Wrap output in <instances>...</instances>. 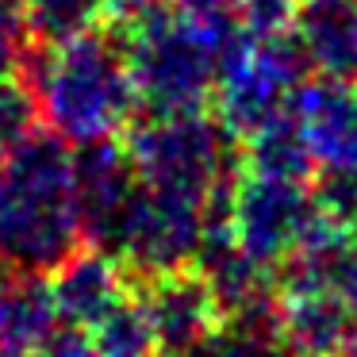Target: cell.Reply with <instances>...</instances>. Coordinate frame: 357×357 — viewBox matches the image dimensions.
I'll return each instance as SVG.
<instances>
[{
    "label": "cell",
    "instance_id": "obj_1",
    "mask_svg": "<svg viewBox=\"0 0 357 357\" xmlns=\"http://www.w3.org/2000/svg\"><path fill=\"white\" fill-rule=\"evenodd\" d=\"M20 77L31 89L47 131L70 146L116 142L139 112L127 43L112 24L85 27L54 43H31Z\"/></svg>",
    "mask_w": 357,
    "mask_h": 357
},
{
    "label": "cell",
    "instance_id": "obj_2",
    "mask_svg": "<svg viewBox=\"0 0 357 357\" xmlns=\"http://www.w3.org/2000/svg\"><path fill=\"white\" fill-rule=\"evenodd\" d=\"M73 150L31 131L0 154V273H43L81 250Z\"/></svg>",
    "mask_w": 357,
    "mask_h": 357
},
{
    "label": "cell",
    "instance_id": "obj_3",
    "mask_svg": "<svg viewBox=\"0 0 357 357\" xmlns=\"http://www.w3.org/2000/svg\"><path fill=\"white\" fill-rule=\"evenodd\" d=\"M127 66H131L139 108L150 116L204 112L215 100L219 70L238 24L234 12H196L181 4H146L127 12Z\"/></svg>",
    "mask_w": 357,
    "mask_h": 357
},
{
    "label": "cell",
    "instance_id": "obj_4",
    "mask_svg": "<svg viewBox=\"0 0 357 357\" xmlns=\"http://www.w3.org/2000/svg\"><path fill=\"white\" fill-rule=\"evenodd\" d=\"M123 154L142 185L215 204L238 173V139L219 116L165 112L127 127Z\"/></svg>",
    "mask_w": 357,
    "mask_h": 357
},
{
    "label": "cell",
    "instance_id": "obj_5",
    "mask_svg": "<svg viewBox=\"0 0 357 357\" xmlns=\"http://www.w3.org/2000/svg\"><path fill=\"white\" fill-rule=\"evenodd\" d=\"M326 219L331 211L319 204L311 177H280L238 165L223 192V223L231 242L269 269L292 261Z\"/></svg>",
    "mask_w": 357,
    "mask_h": 357
},
{
    "label": "cell",
    "instance_id": "obj_6",
    "mask_svg": "<svg viewBox=\"0 0 357 357\" xmlns=\"http://www.w3.org/2000/svg\"><path fill=\"white\" fill-rule=\"evenodd\" d=\"M219 204H223V196L215 204H204L192 196L150 188L139 181L104 254H112L131 277L142 280L173 269H188L200 257Z\"/></svg>",
    "mask_w": 357,
    "mask_h": 357
},
{
    "label": "cell",
    "instance_id": "obj_7",
    "mask_svg": "<svg viewBox=\"0 0 357 357\" xmlns=\"http://www.w3.org/2000/svg\"><path fill=\"white\" fill-rule=\"evenodd\" d=\"M307 81L292 35H234L215 85V116L234 139L261 131L265 123L292 112L300 85Z\"/></svg>",
    "mask_w": 357,
    "mask_h": 357
},
{
    "label": "cell",
    "instance_id": "obj_8",
    "mask_svg": "<svg viewBox=\"0 0 357 357\" xmlns=\"http://www.w3.org/2000/svg\"><path fill=\"white\" fill-rule=\"evenodd\" d=\"M269 331L284 357H331L357 334V315L326 277L280 273Z\"/></svg>",
    "mask_w": 357,
    "mask_h": 357
},
{
    "label": "cell",
    "instance_id": "obj_9",
    "mask_svg": "<svg viewBox=\"0 0 357 357\" xmlns=\"http://www.w3.org/2000/svg\"><path fill=\"white\" fill-rule=\"evenodd\" d=\"M139 296L154 326L158 357H188L223 326V311L196 265L146 277V284H139Z\"/></svg>",
    "mask_w": 357,
    "mask_h": 357
},
{
    "label": "cell",
    "instance_id": "obj_10",
    "mask_svg": "<svg viewBox=\"0 0 357 357\" xmlns=\"http://www.w3.org/2000/svg\"><path fill=\"white\" fill-rule=\"evenodd\" d=\"M292 116L307 139L315 173L357 177V81H303Z\"/></svg>",
    "mask_w": 357,
    "mask_h": 357
},
{
    "label": "cell",
    "instance_id": "obj_11",
    "mask_svg": "<svg viewBox=\"0 0 357 357\" xmlns=\"http://www.w3.org/2000/svg\"><path fill=\"white\" fill-rule=\"evenodd\" d=\"M288 35L311 77L357 81V0H296Z\"/></svg>",
    "mask_w": 357,
    "mask_h": 357
},
{
    "label": "cell",
    "instance_id": "obj_12",
    "mask_svg": "<svg viewBox=\"0 0 357 357\" xmlns=\"http://www.w3.org/2000/svg\"><path fill=\"white\" fill-rule=\"evenodd\" d=\"M47 280L50 292H54L62 326H70V331H89L93 323H100L135 288L131 273L96 246L73 250L58 269L47 273Z\"/></svg>",
    "mask_w": 357,
    "mask_h": 357
},
{
    "label": "cell",
    "instance_id": "obj_13",
    "mask_svg": "<svg viewBox=\"0 0 357 357\" xmlns=\"http://www.w3.org/2000/svg\"><path fill=\"white\" fill-rule=\"evenodd\" d=\"M62 331L50 280L43 273H0V354L35 357Z\"/></svg>",
    "mask_w": 357,
    "mask_h": 357
},
{
    "label": "cell",
    "instance_id": "obj_14",
    "mask_svg": "<svg viewBox=\"0 0 357 357\" xmlns=\"http://www.w3.org/2000/svg\"><path fill=\"white\" fill-rule=\"evenodd\" d=\"M89 346L96 349V357H158L154 326L142 307L139 284L100 319L89 326Z\"/></svg>",
    "mask_w": 357,
    "mask_h": 357
},
{
    "label": "cell",
    "instance_id": "obj_15",
    "mask_svg": "<svg viewBox=\"0 0 357 357\" xmlns=\"http://www.w3.org/2000/svg\"><path fill=\"white\" fill-rule=\"evenodd\" d=\"M116 8V0H24V20L31 43H54L85 27L108 24Z\"/></svg>",
    "mask_w": 357,
    "mask_h": 357
},
{
    "label": "cell",
    "instance_id": "obj_16",
    "mask_svg": "<svg viewBox=\"0 0 357 357\" xmlns=\"http://www.w3.org/2000/svg\"><path fill=\"white\" fill-rule=\"evenodd\" d=\"M277 273H311V277H326L334 284V292L349 303V311L357 315V227H349L326 254L319 257H296V261L280 265Z\"/></svg>",
    "mask_w": 357,
    "mask_h": 357
},
{
    "label": "cell",
    "instance_id": "obj_17",
    "mask_svg": "<svg viewBox=\"0 0 357 357\" xmlns=\"http://www.w3.org/2000/svg\"><path fill=\"white\" fill-rule=\"evenodd\" d=\"M188 357H284L269 323H223Z\"/></svg>",
    "mask_w": 357,
    "mask_h": 357
},
{
    "label": "cell",
    "instance_id": "obj_18",
    "mask_svg": "<svg viewBox=\"0 0 357 357\" xmlns=\"http://www.w3.org/2000/svg\"><path fill=\"white\" fill-rule=\"evenodd\" d=\"M39 112H35V96L20 73H0V154L16 146L24 135L35 131Z\"/></svg>",
    "mask_w": 357,
    "mask_h": 357
},
{
    "label": "cell",
    "instance_id": "obj_19",
    "mask_svg": "<svg viewBox=\"0 0 357 357\" xmlns=\"http://www.w3.org/2000/svg\"><path fill=\"white\" fill-rule=\"evenodd\" d=\"M31 50V31L24 20V0H0V73H20Z\"/></svg>",
    "mask_w": 357,
    "mask_h": 357
},
{
    "label": "cell",
    "instance_id": "obj_20",
    "mask_svg": "<svg viewBox=\"0 0 357 357\" xmlns=\"http://www.w3.org/2000/svg\"><path fill=\"white\" fill-rule=\"evenodd\" d=\"M35 357H96V349L89 346V338H81V331H73V334L58 331L54 342H47Z\"/></svg>",
    "mask_w": 357,
    "mask_h": 357
},
{
    "label": "cell",
    "instance_id": "obj_21",
    "mask_svg": "<svg viewBox=\"0 0 357 357\" xmlns=\"http://www.w3.org/2000/svg\"><path fill=\"white\" fill-rule=\"evenodd\" d=\"M181 8H196V12H234V0H169Z\"/></svg>",
    "mask_w": 357,
    "mask_h": 357
},
{
    "label": "cell",
    "instance_id": "obj_22",
    "mask_svg": "<svg viewBox=\"0 0 357 357\" xmlns=\"http://www.w3.org/2000/svg\"><path fill=\"white\" fill-rule=\"evenodd\" d=\"M331 357H357V334H354V338H349V342H346V346H342V349H334Z\"/></svg>",
    "mask_w": 357,
    "mask_h": 357
},
{
    "label": "cell",
    "instance_id": "obj_23",
    "mask_svg": "<svg viewBox=\"0 0 357 357\" xmlns=\"http://www.w3.org/2000/svg\"><path fill=\"white\" fill-rule=\"evenodd\" d=\"M0 357H4V354H0Z\"/></svg>",
    "mask_w": 357,
    "mask_h": 357
}]
</instances>
